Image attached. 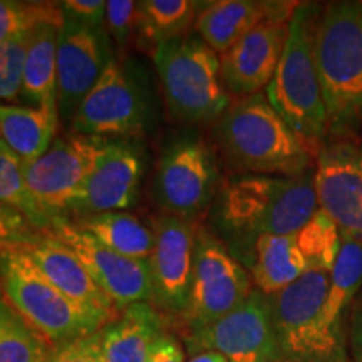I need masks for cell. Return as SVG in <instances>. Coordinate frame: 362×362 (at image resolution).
Returning <instances> with one entry per match:
<instances>
[{
    "label": "cell",
    "instance_id": "1",
    "mask_svg": "<svg viewBox=\"0 0 362 362\" xmlns=\"http://www.w3.org/2000/svg\"><path fill=\"white\" fill-rule=\"evenodd\" d=\"M314 59L329 134L346 139L362 126V2H330L315 17Z\"/></svg>",
    "mask_w": 362,
    "mask_h": 362
},
{
    "label": "cell",
    "instance_id": "2",
    "mask_svg": "<svg viewBox=\"0 0 362 362\" xmlns=\"http://www.w3.org/2000/svg\"><path fill=\"white\" fill-rule=\"evenodd\" d=\"M216 133L230 160L247 175L297 178L310 168L312 151L262 93L232 104Z\"/></svg>",
    "mask_w": 362,
    "mask_h": 362
},
{
    "label": "cell",
    "instance_id": "3",
    "mask_svg": "<svg viewBox=\"0 0 362 362\" xmlns=\"http://www.w3.org/2000/svg\"><path fill=\"white\" fill-rule=\"evenodd\" d=\"M317 210L314 173L297 178L242 175L226 183L220 200L225 228L253 243L270 235H296Z\"/></svg>",
    "mask_w": 362,
    "mask_h": 362
},
{
    "label": "cell",
    "instance_id": "4",
    "mask_svg": "<svg viewBox=\"0 0 362 362\" xmlns=\"http://www.w3.org/2000/svg\"><path fill=\"white\" fill-rule=\"evenodd\" d=\"M315 7L298 4L288 24V39L267 99L291 129L319 153L329 134L327 110L314 59Z\"/></svg>",
    "mask_w": 362,
    "mask_h": 362
},
{
    "label": "cell",
    "instance_id": "5",
    "mask_svg": "<svg viewBox=\"0 0 362 362\" xmlns=\"http://www.w3.org/2000/svg\"><path fill=\"white\" fill-rule=\"evenodd\" d=\"M0 288L8 304L54 349L99 332L112 320L57 291L22 248L0 253Z\"/></svg>",
    "mask_w": 362,
    "mask_h": 362
},
{
    "label": "cell",
    "instance_id": "6",
    "mask_svg": "<svg viewBox=\"0 0 362 362\" xmlns=\"http://www.w3.org/2000/svg\"><path fill=\"white\" fill-rule=\"evenodd\" d=\"M330 272L312 270L269 296L280 361L347 362L346 341L334 336L324 320Z\"/></svg>",
    "mask_w": 362,
    "mask_h": 362
},
{
    "label": "cell",
    "instance_id": "7",
    "mask_svg": "<svg viewBox=\"0 0 362 362\" xmlns=\"http://www.w3.org/2000/svg\"><path fill=\"white\" fill-rule=\"evenodd\" d=\"M153 59L166 104L180 119L208 123L232 106L218 54L202 39L168 40L158 45Z\"/></svg>",
    "mask_w": 362,
    "mask_h": 362
},
{
    "label": "cell",
    "instance_id": "8",
    "mask_svg": "<svg viewBox=\"0 0 362 362\" xmlns=\"http://www.w3.org/2000/svg\"><path fill=\"white\" fill-rule=\"evenodd\" d=\"M252 277L215 237H197L192 291L183 319L189 334L208 327L237 309L250 296Z\"/></svg>",
    "mask_w": 362,
    "mask_h": 362
},
{
    "label": "cell",
    "instance_id": "9",
    "mask_svg": "<svg viewBox=\"0 0 362 362\" xmlns=\"http://www.w3.org/2000/svg\"><path fill=\"white\" fill-rule=\"evenodd\" d=\"M104 144L74 133L56 138L42 156L22 161L27 187L49 215L61 218L62 211L74 208Z\"/></svg>",
    "mask_w": 362,
    "mask_h": 362
},
{
    "label": "cell",
    "instance_id": "10",
    "mask_svg": "<svg viewBox=\"0 0 362 362\" xmlns=\"http://www.w3.org/2000/svg\"><path fill=\"white\" fill-rule=\"evenodd\" d=\"M193 354L215 351L228 362H279L269 296L252 291L242 305L187 339Z\"/></svg>",
    "mask_w": 362,
    "mask_h": 362
},
{
    "label": "cell",
    "instance_id": "11",
    "mask_svg": "<svg viewBox=\"0 0 362 362\" xmlns=\"http://www.w3.org/2000/svg\"><path fill=\"white\" fill-rule=\"evenodd\" d=\"M49 235L61 240L79 257L90 279L110 297L117 310L153 298L151 269L148 260L129 259L110 250L79 225H72L62 216L54 221Z\"/></svg>",
    "mask_w": 362,
    "mask_h": 362
},
{
    "label": "cell",
    "instance_id": "12",
    "mask_svg": "<svg viewBox=\"0 0 362 362\" xmlns=\"http://www.w3.org/2000/svg\"><path fill=\"white\" fill-rule=\"evenodd\" d=\"M317 205L336 221L342 238L362 245V146L349 138L324 143L315 155Z\"/></svg>",
    "mask_w": 362,
    "mask_h": 362
},
{
    "label": "cell",
    "instance_id": "13",
    "mask_svg": "<svg viewBox=\"0 0 362 362\" xmlns=\"http://www.w3.org/2000/svg\"><path fill=\"white\" fill-rule=\"evenodd\" d=\"M156 197L170 215L189 218L211 202L216 168L211 149L202 139H183L166 149L156 175Z\"/></svg>",
    "mask_w": 362,
    "mask_h": 362
},
{
    "label": "cell",
    "instance_id": "14",
    "mask_svg": "<svg viewBox=\"0 0 362 362\" xmlns=\"http://www.w3.org/2000/svg\"><path fill=\"white\" fill-rule=\"evenodd\" d=\"M72 124L78 134L98 139L129 136L141 129V99L116 61H110L98 83L81 101L72 115Z\"/></svg>",
    "mask_w": 362,
    "mask_h": 362
},
{
    "label": "cell",
    "instance_id": "15",
    "mask_svg": "<svg viewBox=\"0 0 362 362\" xmlns=\"http://www.w3.org/2000/svg\"><path fill=\"white\" fill-rule=\"evenodd\" d=\"M156 243L149 257L153 298L158 307L183 315L192 291L197 235L187 220L166 215L156 223Z\"/></svg>",
    "mask_w": 362,
    "mask_h": 362
},
{
    "label": "cell",
    "instance_id": "16",
    "mask_svg": "<svg viewBox=\"0 0 362 362\" xmlns=\"http://www.w3.org/2000/svg\"><path fill=\"white\" fill-rule=\"evenodd\" d=\"M101 29L64 21L57 40V110L72 116L110 64Z\"/></svg>",
    "mask_w": 362,
    "mask_h": 362
},
{
    "label": "cell",
    "instance_id": "17",
    "mask_svg": "<svg viewBox=\"0 0 362 362\" xmlns=\"http://www.w3.org/2000/svg\"><path fill=\"white\" fill-rule=\"evenodd\" d=\"M288 24L265 21L220 57L221 81L235 96L259 94L274 79L288 39Z\"/></svg>",
    "mask_w": 362,
    "mask_h": 362
},
{
    "label": "cell",
    "instance_id": "18",
    "mask_svg": "<svg viewBox=\"0 0 362 362\" xmlns=\"http://www.w3.org/2000/svg\"><path fill=\"white\" fill-rule=\"evenodd\" d=\"M139 178L141 161L133 149L121 143H106L72 210L90 215L123 211L134 205Z\"/></svg>",
    "mask_w": 362,
    "mask_h": 362
},
{
    "label": "cell",
    "instance_id": "19",
    "mask_svg": "<svg viewBox=\"0 0 362 362\" xmlns=\"http://www.w3.org/2000/svg\"><path fill=\"white\" fill-rule=\"evenodd\" d=\"M297 6L296 2L218 0L206 4L197 16L194 27L203 42L211 51L223 56L262 22H291Z\"/></svg>",
    "mask_w": 362,
    "mask_h": 362
},
{
    "label": "cell",
    "instance_id": "20",
    "mask_svg": "<svg viewBox=\"0 0 362 362\" xmlns=\"http://www.w3.org/2000/svg\"><path fill=\"white\" fill-rule=\"evenodd\" d=\"M22 250L37 265L44 277L72 302L86 309L101 312L112 320L116 319L119 310L90 279L79 257L61 240L44 233L37 242Z\"/></svg>",
    "mask_w": 362,
    "mask_h": 362
},
{
    "label": "cell",
    "instance_id": "21",
    "mask_svg": "<svg viewBox=\"0 0 362 362\" xmlns=\"http://www.w3.org/2000/svg\"><path fill=\"white\" fill-rule=\"evenodd\" d=\"M161 317L149 302L129 305L99 330L106 362H146L151 347L163 336Z\"/></svg>",
    "mask_w": 362,
    "mask_h": 362
},
{
    "label": "cell",
    "instance_id": "22",
    "mask_svg": "<svg viewBox=\"0 0 362 362\" xmlns=\"http://www.w3.org/2000/svg\"><path fill=\"white\" fill-rule=\"evenodd\" d=\"M312 272L297 235H270L253 243L250 277L257 291L274 296Z\"/></svg>",
    "mask_w": 362,
    "mask_h": 362
},
{
    "label": "cell",
    "instance_id": "23",
    "mask_svg": "<svg viewBox=\"0 0 362 362\" xmlns=\"http://www.w3.org/2000/svg\"><path fill=\"white\" fill-rule=\"evenodd\" d=\"M57 111L0 103V139L21 158L30 161L42 156L57 134Z\"/></svg>",
    "mask_w": 362,
    "mask_h": 362
},
{
    "label": "cell",
    "instance_id": "24",
    "mask_svg": "<svg viewBox=\"0 0 362 362\" xmlns=\"http://www.w3.org/2000/svg\"><path fill=\"white\" fill-rule=\"evenodd\" d=\"M57 40L59 29L39 25L30 33L21 98L33 107L57 111Z\"/></svg>",
    "mask_w": 362,
    "mask_h": 362
},
{
    "label": "cell",
    "instance_id": "25",
    "mask_svg": "<svg viewBox=\"0 0 362 362\" xmlns=\"http://www.w3.org/2000/svg\"><path fill=\"white\" fill-rule=\"evenodd\" d=\"M79 226L104 247L129 259L149 260L155 250V232H151L138 216L126 211L88 215L79 221Z\"/></svg>",
    "mask_w": 362,
    "mask_h": 362
},
{
    "label": "cell",
    "instance_id": "26",
    "mask_svg": "<svg viewBox=\"0 0 362 362\" xmlns=\"http://www.w3.org/2000/svg\"><path fill=\"white\" fill-rule=\"evenodd\" d=\"M362 288V245L344 238L339 259L330 272L327 300L324 305L325 325L334 336L346 341L344 315Z\"/></svg>",
    "mask_w": 362,
    "mask_h": 362
},
{
    "label": "cell",
    "instance_id": "27",
    "mask_svg": "<svg viewBox=\"0 0 362 362\" xmlns=\"http://www.w3.org/2000/svg\"><path fill=\"white\" fill-rule=\"evenodd\" d=\"M198 4L192 0H144L138 2L136 33L144 44L158 45L180 39L193 21Z\"/></svg>",
    "mask_w": 362,
    "mask_h": 362
},
{
    "label": "cell",
    "instance_id": "28",
    "mask_svg": "<svg viewBox=\"0 0 362 362\" xmlns=\"http://www.w3.org/2000/svg\"><path fill=\"white\" fill-rule=\"evenodd\" d=\"M54 347L0 297V362H49Z\"/></svg>",
    "mask_w": 362,
    "mask_h": 362
},
{
    "label": "cell",
    "instance_id": "29",
    "mask_svg": "<svg viewBox=\"0 0 362 362\" xmlns=\"http://www.w3.org/2000/svg\"><path fill=\"white\" fill-rule=\"evenodd\" d=\"M0 202L16 208L42 233L51 232L54 218L40 206L25 183L22 160L0 139Z\"/></svg>",
    "mask_w": 362,
    "mask_h": 362
},
{
    "label": "cell",
    "instance_id": "30",
    "mask_svg": "<svg viewBox=\"0 0 362 362\" xmlns=\"http://www.w3.org/2000/svg\"><path fill=\"white\" fill-rule=\"evenodd\" d=\"M296 235L312 270L332 272L344 240L336 221L319 208L309 223Z\"/></svg>",
    "mask_w": 362,
    "mask_h": 362
},
{
    "label": "cell",
    "instance_id": "31",
    "mask_svg": "<svg viewBox=\"0 0 362 362\" xmlns=\"http://www.w3.org/2000/svg\"><path fill=\"white\" fill-rule=\"evenodd\" d=\"M64 21L66 13L61 4L0 0V42L33 33L39 25H54L61 29Z\"/></svg>",
    "mask_w": 362,
    "mask_h": 362
},
{
    "label": "cell",
    "instance_id": "32",
    "mask_svg": "<svg viewBox=\"0 0 362 362\" xmlns=\"http://www.w3.org/2000/svg\"><path fill=\"white\" fill-rule=\"evenodd\" d=\"M30 33L0 42V101L16 103L21 98Z\"/></svg>",
    "mask_w": 362,
    "mask_h": 362
},
{
    "label": "cell",
    "instance_id": "33",
    "mask_svg": "<svg viewBox=\"0 0 362 362\" xmlns=\"http://www.w3.org/2000/svg\"><path fill=\"white\" fill-rule=\"evenodd\" d=\"M42 235L25 215L0 202V253L33 245Z\"/></svg>",
    "mask_w": 362,
    "mask_h": 362
},
{
    "label": "cell",
    "instance_id": "34",
    "mask_svg": "<svg viewBox=\"0 0 362 362\" xmlns=\"http://www.w3.org/2000/svg\"><path fill=\"white\" fill-rule=\"evenodd\" d=\"M138 2L110 0L106 2V25L119 44H124L136 30Z\"/></svg>",
    "mask_w": 362,
    "mask_h": 362
},
{
    "label": "cell",
    "instance_id": "35",
    "mask_svg": "<svg viewBox=\"0 0 362 362\" xmlns=\"http://www.w3.org/2000/svg\"><path fill=\"white\" fill-rule=\"evenodd\" d=\"M49 362H106L103 356L99 332L56 347Z\"/></svg>",
    "mask_w": 362,
    "mask_h": 362
},
{
    "label": "cell",
    "instance_id": "36",
    "mask_svg": "<svg viewBox=\"0 0 362 362\" xmlns=\"http://www.w3.org/2000/svg\"><path fill=\"white\" fill-rule=\"evenodd\" d=\"M61 7L67 19H74L93 29H101L106 22V2L103 0H64Z\"/></svg>",
    "mask_w": 362,
    "mask_h": 362
},
{
    "label": "cell",
    "instance_id": "37",
    "mask_svg": "<svg viewBox=\"0 0 362 362\" xmlns=\"http://www.w3.org/2000/svg\"><path fill=\"white\" fill-rule=\"evenodd\" d=\"M146 362H185V354L173 336L163 334L151 347Z\"/></svg>",
    "mask_w": 362,
    "mask_h": 362
},
{
    "label": "cell",
    "instance_id": "38",
    "mask_svg": "<svg viewBox=\"0 0 362 362\" xmlns=\"http://www.w3.org/2000/svg\"><path fill=\"white\" fill-rule=\"evenodd\" d=\"M349 339L356 362H362V296L356 298V302L352 304Z\"/></svg>",
    "mask_w": 362,
    "mask_h": 362
},
{
    "label": "cell",
    "instance_id": "39",
    "mask_svg": "<svg viewBox=\"0 0 362 362\" xmlns=\"http://www.w3.org/2000/svg\"><path fill=\"white\" fill-rule=\"evenodd\" d=\"M188 362H228L225 356H221L220 352L215 351H203L197 352V354L192 356V359Z\"/></svg>",
    "mask_w": 362,
    "mask_h": 362
},
{
    "label": "cell",
    "instance_id": "40",
    "mask_svg": "<svg viewBox=\"0 0 362 362\" xmlns=\"http://www.w3.org/2000/svg\"><path fill=\"white\" fill-rule=\"evenodd\" d=\"M279 362H293V361H279Z\"/></svg>",
    "mask_w": 362,
    "mask_h": 362
}]
</instances>
